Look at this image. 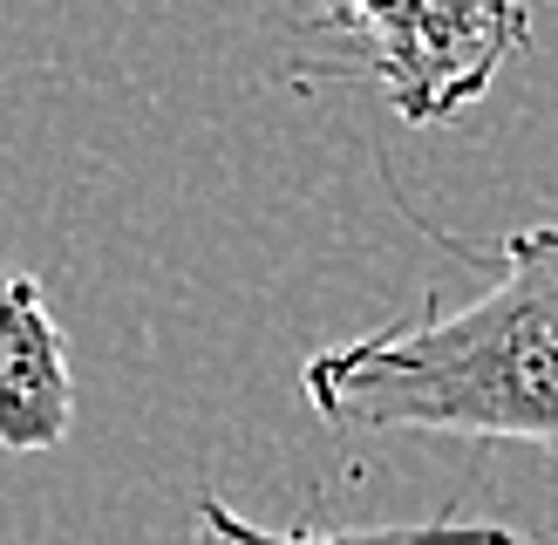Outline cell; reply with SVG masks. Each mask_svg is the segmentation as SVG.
Returning <instances> with one entry per match:
<instances>
[{"mask_svg":"<svg viewBox=\"0 0 558 545\" xmlns=\"http://www.w3.org/2000/svg\"><path fill=\"white\" fill-rule=\"evenodd\" d=\"M505 545H558V518H551V525H538V532H524V538H518V532H511V538H505Z\"/></svg>","mask_w":558,"mask_h":545,"instance_id":"obj_5","label":"cell"},{"mask_svg":"<svg viewBox=\"0 0 558 545\" xmlns=\"http://www.w3.org/2000/svg\"><path fill=\"white\" fill-rule=\"evenodd\" d=\"M333 429H423L558 450V226L497 245V280L470 307H423L300 368Z\"/></svg>","mask_w":558,"mask_h":545,"instance_id":"obj_1","label":"cell"},{"mask_svg":"<svg viewBox=\"0 0 558 545\" xmlns=\"http://www.w3.org/2000/svg\"><path fill=\"white\" fill-rule=\"evenodd\" d=\"M333 75H368L402 123H457L532 41L524 0H327Z\"/></svg>","mask_w":558,"mask_h":545,"instance_id":"obj_2","label":"cell"},{"mask_svg":"<svg viewBox=\"0 0 558 545\" xmlns=\"http://www.w3.org/2000/svg\"><path fill=\"white\" fill-rule=\"evenodd\" d=\"M505 525H470V518H415V525H333V532H272L239 518L226 498H198V532L191 545H505Z\"/></svg>","mask_w":558,"mask_h":545,"instance_id":"obj_4","label":"cell"},{"mask_svg":"<svg viewBox=\"0 0 558 545\" xmlns=\"http://www.w3.org/2000/svg\"><path fill=\"white\" fill-rule=\"evenodd\" d=\"M75 423L69 341L35 272L0 259V450H54Z\"/></svg>","mask_w":558,"mask_h":545,"instance_id":"obj_3","label":"cell"}]
</instances>
